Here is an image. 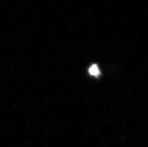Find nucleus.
Wrapping results in <instances>:
<instances>
[{"label":"nucleus","instance_id":"1","mask_svg":"<svg viewBox=\"0 0 148 147\" xmlns=\"http://www.w3.org/2000/svg\"><path fill=\"white\" fill-rule=\"evenodd\" d=\"M89 71H90V75H92V76H98V75H99V73H100L99 69L97 65H92V66L90 67Z\"/></svg>","mask_w":148,"mask_h":147}]
</instances>
